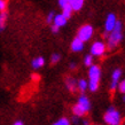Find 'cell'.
Here are the masks:
<instances>
[{
  "instance_id": "obj_7",
  "label": "cell",
  "mask_w": 125,
  "mask_h": 125,
  "mask_svg": "<svg viewBox=\"0 0 125 125\" xmlns=\"http://www.w3.org/2000/svg\"><path fill=\"white\" fill-rule=\"evenodd\" d=\"M121 76H122V70L119 68L115 69L113 73H111V84H110V90L114 92L117 88V85L121 80Z\"/></svg>"
},
{
  "instance_id": "obj_27",
  "label": "cell",
  "mask_w": 125,
  "mask_h": 125,
  "mask_svg": "<svg viewBox=\"0 0 125 125\" xmlns=\"http://www.w3.org/2000/svg\"><path fill=\"white\" fill-rule=\"evenodd\" d=\"M76 68V63H75V62H71V63H70V69H75Z\"/></svg>"
},
{
  "instance_id": "obj_13",
  "label": "cell",
  "mask_w": 125,
  "mask_h": 125,
  "mask_svg": "<svg viewBox=\"0 0 125 125\" xmlns=\"http://www.w3.org/2000/svg\"><path fill=\"white\" fill-rule=\"evenodd\" d=\"M31 64H32V68L33 69H38V68H42V65L45 64V59L42 56H38L33 59L32 62H31Z\"/></svg>"
},
{
  "instance_id": "obj_25",
  "label": "cell",
  "mask_w": 125,
  "mask_h": 125,
  "mask_svg": "<svg viewBox=\"0 0 125 125\" xmlns=\"http://www.w3.org/2000/svg\"><path fill=\"white\" fill-rule=\"evenodd\" d=\"M72 122H73V123H78V122H79V117H78V116H73V118H72Z\"/></svg>"
},
{
  "instance_id": "obj_10",
  "label": "cell",
  "mask_w": 125,
  "mask_h": 125,
  "mask_svg": "<svg viewBox=\"0 0 125 125\" xmlns=\"http://www.w3.org/2000/svg\"><path fill=\"white\" fill-rule=\"evenodd\" d=\"M83 48H84V42H83V40H80L78 37L72 40V42H71V49L73 51V52H82V51H83Z\"/></svg>"
},
{
  "instance_id": "obj_26",
  "label": "cell",
  "mask_w": 125,
  "mask_h": 125,
  "mask_svg": "<svg viewBox=\"0 0 125 125\" xmlns=\"http://www.w3.org/2000/svg\"><path fill=\"white\" fill-rule=\"evenodd\" d=\"M13 125H24V124H23V122H22V121H16Z\"/></svg>"
},
{
  "instance_id": "obj_28",
  "label": "cell",
  "mask_w": 125,
  "mask_h": 125,
  "mask_svg": "<svg viewBox=\"0 0 125 125\" xmlns=\"http://www.w3.org/2000/svg\"><path fill=\"white\" fill-rule=\"evenodd\" d=\"M84 125H90V122L87 121V119H85V121H84Z\"/></svg>"
},
{
  "instance_id": "obj_18",
  "label": "cell",
  "mask_w": 125,
  "mask_h": 125,
  "mask_svg": "<svg viewBox=\"0 0 125 125\" xmlns=\"http://www.w3.org/2000/svg\"><path fill=\"white\" fill-rule=\"evenodd\" d=\"M84 64L87 65V67H91L93 64V56L92 55H86L85 59H84Z\"/></svg>"
},
{
  "instance_id": "obj_8",
  "label": "cell",
  "mask_w": 125,
  "mask_h": 125,
  "mask_svg": "<svg viewBox=\"0 0 125 125\" xmlns=\"http://www.w3.org/2000/svg\"><path fill=\"white\" fill-rule=\"evenodd\" d=\"M117 22V20H116V15L115 14H109V15L107 16V20H106V23H104V29H106V32H110V31L114 29L115 24Z\"/></svg>"
},
{
  "instance_id": "obj_9",
  "label": "cell",
  "mask_w": 125,
  "mask_h": 125,
  "mask_svg": "<svg viewBox=\"0 0 125 125\" xmlns=\"http://www.w3.org/2000/svg\"><path fill=\"white\" fill-rule=\"evenodd\" d=\"M67 21L68 19L63 16L62 14H57V15H54V19H53V23L54 25H56V27L61 28V27H64L65 24H67Z\"/></svg>"
},
{
  "instance_id": "obj_3",
  "label": "cell",
  "mask_w": 125,
  "mask_h": 125,
  "mask_svg": "<svg viewBox=\"0 0 125 125\" xmlns=\"http://www.w3.org/2000/svg\"><path fill=\"white\" fill-rule=\"evenodd\" d=\"M91 109V102H90V99L87 98L86 95H82L78 99V102L73 106L72 111L75 116L78 117H83L84 115H86Z\"/></svg>"
},
{
  "instance_id": "obj_23",
  "label": "cell",
  "mask_w": 125,
  "mask_h": 125,
  "mask_svg": "<svg viewBox=\"0 0 125 125\" xmlns=\"http://www.w3.org/2000/svg\"><path fill=\"white\" fill-rule=\"evenodd\" d=\"M59 5H60V7H64L65 5H69V0H59Z\"/></svg>"
},
{
  "instance_id": "obj_29",
  "label": "cell",
  "mask_w": 125,
  "mask_h": 125,
  "mask_svg": "<svg viewBox=\"0 0 125 125\" xmlns=\"http://www.w3.org/2000/svg\"><path fill=\"white\" fill-rule=\"evenodd\" d=\"M32 79H33V80H38L39 77L38 76H33V77H32Z\"/></svg>"
},
{
  "instance_id": "obj_12",
  "label": "cell",
  "mask_w": 125,
  "mask_h": 125,
  "mask_svg": "<svg viewBox=\"0 0 125 125\" xmlns=\"http://www.w3.org/2000/svg\"><path fill=\"white\" fill-rule=\"evenodd\" d=\"M69 5L73 11L80 10L84 5V0H69Z\"/></svg>"
},
{
  "instance_id": "obj_19",
  "label": "cell",
  "mask_w": 125,
  "mask_h": 125,
  "mask_svg": "<svg viewBox=\"0 0 125 125\" xmlns=\"http://www.w3.org/2000/svg\"><path fill=\"white\" fill-rule=\"evenodd\" d=\"M117 87H118V90H119V92L124 94V93H125V82H124V80H122V82L119 80V83H118Z\"/></svg>"
},
{
  "instance_id": "obj_4",
  "label": "cell",
  "mask_w": 125,
  "mask_h": 125,
  "mask_svg": "<svg viewBox=\"0 0 125 125\" xmlns=\"http://www.w3.org/2000/svg\"><path fill=\"white\" fill-rule=\"evenodd\" d=\"M103 121H104V123L107 125H121V123H122L121 113L116 108L110 107L109 109L104 113Z\"/></svg>"
},
{
  "instance_id": "obj_14",
  "label": "cell",
  "mask_w": 125,
  "mask_h": 125,
  "mask_svg": "<svg viewBox=\"0 0 125 125\" xmlns=\"http://www.w3.org/2000/svg\"><path fill=\"white\" fill-rule=\"evenodd\" d=\"M77 88L80 92H85L87 90V82L85 79H79L77 82Z\"/></svg>"
},
{
  "instance_id": "obj_16",
  "label": "cell",
  "mask_w": 125,
  "mask_h": 125,
  "mask_svg": "<svg viewBox=\"0 0 125 125\" xmlns=\"http://www.w3.org/2000/svg\"><path fill=\"white\" fill-rule=\"evenodd\" d=\"M6 17H7V14L4 11H1L0 14V31L4 30V27H5V21H6Z\"/></svg>"
},
{
  "instance_id": "obj_21",
  "label": "cell",
  "mask_w": 125,
  "mask_h": 125,
  "mask_svg": "<svg viewBox=\"0 0 125 125\" xmlns=\"http://www.w3.org/2000/svg\"><path fill=\"white\" fill-rule=\"evenodd\" d=\"M54 15H55V14H54L53 11H51L48 15H47V20H46V21H47V23H52V22H53Z\"/></svg>"
},
{
  "instance_id": "obj_11",
  "label": "cell",
  "mask_w": 125,
  "mask_h": 125,
  "mask_svg": "<svg viewBox=\"0 0 125 125\" xmlns=\"http://www.w3.org/2000/svg\"><path fill=\"white\" fill-rule=\"evenodd\" d=\"M65 86L68 88L70 92H75L77 88V82L75 78H72V77H68L67 79H65Z\"/></svg>"
},
{
  "instance_id": "obj_1",
  "label": "cell",
  "mask_w": 125,
  "mask_h": 125,
  "mask_svg": "<svg viewBox=\"0 0 125 125\" xmlns=\"http://www.w3.org/2000/svg\"><path fill=\"white\" fill-rule=\"evenodd\" d=\"M122 29H123V24H122L121 21H117L116 24H115L114 29L110 31V34L108 37V44H107V47L109 49H115L119 45V42L123 40V32H122Z\"/></svg>"
},
{
  "instance_id": "obj_20",
  "label": "cell",
  "mask_w": 125,
  "mask_h": 125,
  "mask_svg": "<svg viewBox=\"0 0 125 125\" xmlns=\"http://www.w3.org/2000/svg\"><path fill=\"white\" fill-rule=\"evenodd\" d=\"M60 59H61L60 54H53L52 57H51V62H52L53 64H55V63H57V62L60 61Z\"/></svg>"
},
{
  "instance_id": "obj_15",
  "label": "cell",
  "mask_w": 125,
  "mask_h": 125,
  "mask_svg": "<svg viewBox=\"0 0 125 125\" xmlns=\"http://www.w3.org/2000/svg\"><path fill=\"white\" fill-rule=\"evenodd\" d=\"M62 9H63V11H62V15L63 16H65L67 19H69L70 16H71V14H72V8L70 7V5H65L64 7H62Z\"/></svg>"
},
{
  "instance_id": "obj_17",
  "label": "cell",
  "mask_w": 125,
  "mask_h": 125,
  "mask_svg": "<svg viewBox=\"0 0 125 125\" xmlns=\"http://www.w3.org/2000/svg\"><path fill=\"white\" fill-rule=\"evenodd\" d=\"M53 125H70V121H69L68 118L62 117L60 119H57L55 123H53Z\"/></svg>"
},
{
  "instance_id": "obj_2",
  "label": "cell",
  "mask_w": 125,
  "mask_h": 125,
  "mask_svg": "<svg viewBox=\"0 0 125 125\" xmlns=\"http://www.w3.org/2000/svg\"><path fill=\"white\" fill-rule=\"evenodd\" d=\"M100 78H101L100 67L92 64L90 67V70H88V82H87V88H90L91 92H95L98 90L99 84H100Z\"/></svg>"
},
{
  "instance_id": "obj_5",
  "label": "cell",
  "mask_w": 125,
  "mask_h": 125,
  "mask_svg": "<svg viewBox=\"0 0 125 125\" xmlns=\"http://www.w3.org/2000/svg\"><path fill=\"white\" fill-rule=\"evenodd\" d=\"M93 28L90 25V24H85L83 27L80 28L79 30H78V34H77V37L80 39V40H83L84 42H87V40H90L92 38V36H93Z\"/></svg>"
},
{
  "instance_id": "obj_24",
  "label": "cell",
  "mask_w": 125,
  "mask_h": 125,
  "mask_svg": "<svg viewBox=\"0 0 125 125\" xmlns=\"http://www.w3.org/2000/svg\"><path fill=\"white\" fill-rule=\"evenodd\" d=\"M52 32H54V33L59 32V27H56V25H53V27H52Z\"/></svg>"
},
{
  "instance_id": "obj_6",
  "label": "cell",
  "mask_w": 125,
  "mask_h": 125,
  "mask_svg": "<svg viewBox=\"0 0 125 125\" xmlns=\"http://www.w3.org/2000/svg\"><path fill=\"white\" fill-rule=\"evenodd\" d=\"M107 45L102 42H95L92 44L91 47V55L92 56H102L106 53Z\"/></svg>"
},
{
  "instance_id": "obj_22",
  "label": "cell",
  "mask_w": 125,
  "mask_h": 125,
  "mask_svg": "<svg viewBox=\"0 0 125 125\" xmlns=\"http://www.w3.org/2000/svg\"><path fill=\"white\" fill-rule=\"evenodd\" d=\"M6 6H7V4H6V0H0V10L4 11L5 9H6Z\"/></svg>"
}]
</instances>
